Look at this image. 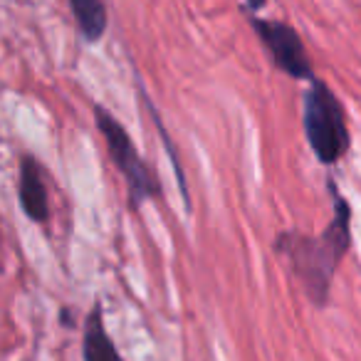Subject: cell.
Masks as SVG:
<instances>
[{"label": "cell", "mask_w": 361, "mask_h": 361, "mask_svg": "<svg viewBox=\"0 0 361 361\" xmlns=\"http://www.w3.org/2000/svg\"><path fill=\"white\" fill-rule=\"evenodd\" d=\"M267 0H245V6L250 8V11H260V8H265Z\"/></svg>", "instance_id": "ba28073f"}, {"label": "cell", "mask_w": 361, "mask_h": 361, "mask_svg": "<svg viewBox=\"0 0 361 361\" xmlns=\"http://www.w3.org/2000/svg\"><path fill=\"white\" fill-rule=\"evenodd\" d=\"M70 11L75 16L77 30L87 42H99L109 25L104 0H70Z\"/></svg>", "instance_id": "52a82bcc"}, {"label": "cell", "mask_w": 361, "mask_h": 361, "mask_svg": "<svg viewBox=\"0 0 361 361\" xmlns=\"http://www.w3.org/2000/svg\"><path fill=\"white\" fill-rule=\"evenodd\" d=\"M18 196L20 208L32 223H45L50 218V203H47V188L42 178L40 164L32 156L20 161V173H18Z\"/></svg>", "instance_id": "5b68a950"}, {"label": "cell", "mask_w": 361, "mask_h": 361, "mask_svg": "<svg viewBox=\"0 0 361 361\" xmlns=\"http://www.w3.org/2000/svg\"><path fill=\"white\" fill-rule=\"evenodd\" d=\"M252 30L257 32L262 47L270 55L272 65L280 72H285L292 80L312 82L314 80V72H312L310 55L305 50V42H302L300 32L292 25L280 20H262V18H250Z\"/></svg>", "instance_id": "277c9868"}, {"label": "cell", "mask_w": 361, "mask_h": 361, "mask_svg": "<svg viewBox=\"0 0 361 361\" xmlns=\"http://www.w3.org/2000/svg\"><path fill=\"white\" fill-rule=\"evenodd\" d=\"M82 356H85V361H124L104 326V317H102L99 302L92 307L90 314H87V319H85V331H82Z\"/></svg>", "instance_id": "8992f818"}, {"label": "cell", "mask_w": 361, "mask_h": 361, "mask_svg": "<svg viewBox=\"0 0 361 361\" xmlns=\"http://www.w3.org/2000/svg\"><path fill=\"white\" fill-rule=\"evenodd\" d=\"M94 119L97 129L102 131L109 149L111 164L119 169V173L124 176L126 188H129V203L131 208H141L146 201L161 196V183L156 178V173L149 169L141 154L136 151L131 136L126 134V129L104 109V106H94Z\"/></svg>", "instance_id": "3957f363"}, {"label": "cell", "mask_w": 361, "mask_h": 361, "mask_svg": "<svg viewBox=\"0 0 361 361\" xmlns=\"http://www.w3.org/2000/svg\"><path fill=\"white\" fill-rule=\"evenodd\" d=\"M329 193L334 198V218L322 235L310 238L302 233H282L275 240V250L290 260L307 297L317 307L326 305L336 267L351 247V208L336 191L334 180H329Z\"/></svg>", "instance_id": "6da1fadb"}, {"label": "cell", "mask_w": 361, "mask_h": 361, "mask_svg": "<svg viewBox=\"0 0 361 361\" xmlns=\"http://www.w3.org/2000/svg\"><path fill=\"white\" fill-rule=\"evenodd\" d=\"M302 124L310 141V149L319 159V164L334 166L349 151V126L346 114L336 94L322 80H312L305 92L302 104Z\"/></svg>", "instance_id": "7a4b0ae2"}]
</instances>
